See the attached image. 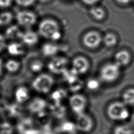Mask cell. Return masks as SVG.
Listing matches in <instances>:
<instances>
[{
    "mask_svg": "<svg viewBox=\"0 0 134 134\" xmlns=\"http://www.w3.org/2000/svg\"><path fill=\"white\" fill-rule=\"evenodd\" d=\"M2 68H3V62H2V59L0 58V75H1V73H2Z\"/></svg>",
    "mask_w": 134,
    "mask_h": 134,
    "instance_id": "cell-37",
    "label": "cell"
},
{
    "mask_svg": "<svg viewBox=\"0 0 134 134\" xmlns=\"http://www.w3.org/2000/svg\"><path fill=\"white\" fill-rule=\"evenodd\" d=\"M38 30L41 36L53 41L59 40L61 38V32L58 23L51 18L42 20L39 24Z\"/></svg>",
    "mask_w": 134,
    "mask_h": 134,
    "instance_id": "cell-1",
    "label": "cell"
},
{
    "mask_svg": "<svg viewBox=\"0 0 134 134\" xmlns=\"http://www.w3.org/2000/svg\"><path fill=\"white\" fill-rule=\"evenodd\" d=\"M69 105L72 111L77 115L85 111L87 100L83 95L75 93L70 97Z\"/></svg>",
    "mask_w": 134,
    "mask_h": 134,
    "instance_id": "cell-7",
    "label": "cell"
},
{
    "mask_svg": "<svg viewBox=\"0 0 134 134\" xmlns=\"http://www.w3.org/2000/svg\"><path fill=\"white\" fill-rule=\"evenodd\" d=\"M0 126V133L1 134H10L12 131L13 128L9 124L4 122Z\"/></svg>",
    "mask_w": 134,
    "mask_h": 134,
    "instance_id": "cell-30",
    "label": "cell"
},
{
    "mask_svg": "<svg viewBox=\"0 0 134 134\" xmlns=\"http://www.w3.org/2000/svg\"><path fill=\"white\" fill-rule=\"evenodd\" d=\"M16 130L18 134H41V130L34 120L30 118L20 119L16 125Z\"/></svg>",
    "mask_w": 134,
    "mask_h": 134,
    "instance_id": "cell-6",
    "label": "cell"
},
{
    "mask_svg": "<svg viewBox=\"0 0 134 134\" xmlns=\"http://www.w3.org/2000/svg\"><path fill=\"white\" fill-rule=\"evenodd\" d=\"M44 66L43 63L40 60H36L33 61L30 65V69L31 71L34 73H39L41 72Z\"/></svg>",
    "mask_w": 134,
    "mask_h": 134,
    "instance_id": "cell-27",
    "label": "cell"
},
{
    "mask_svg": "<svg viewBox=\"0 0 134 134\" xmlns=\"http://www.w3.org/2000/svg\"><path fill=\"white\" fill-rule=\"evenodd\" d=\"M12 4V0H0V7L5 8L9 7Z\"/></svg>",
    "mask_w": 134,
    "mask_h": 134,
    "instance_id": "cell-33",
    "label": "cell"
},
{
    "mask_svg": "<svg viewBox=\"0 0 134 134\" xmlns=\"http://www.w3.org/2000/svg\"><path fill=\"white\" fill-rule=\"evenodd\" d=\"M68 60L63 57H54L48 63L49 70L54 74H63L67 69Z\"/></svg>",
    "mask_w": 134,
    "mask_h": 134,
    "instance_id": "cell-10",
    "label": "cell"
},
{
    "mask_svg": "<svg viewBox=\"0 0 134 134\" xmlns=\"http://www.w3.org/2000/svg\"><path fill=\"white\" fill-rule=\"evenodd\" d=\"M41 2H43V3H45V2H49V1H50V0H40Z\"/></svg>",
    "mask_w": 134,
    "mask_h": 134,
    "instance_id": "cell-38",
    "label": "cell"
},
{
    "mask_svg": "<svg viewBox=\"0 0 134 134\" xmlns=\"http://www.w3.org/2000/svg\"><path fill=\"white\" fill-rule=\"evenodd\" d=\"M69 85L70 86V88L71 90V91L76 92L78 91L80 88L82 87V82L81 80H80L78 77L74 80V81H72L71 82L69 83Z\"/></svg>",
    "mask_w": 134,
    "mask_h": 134,
    "instance_id": "cell-29",
    "label": "cell"
},
{
    "mask_svg": "<svg viewBox=\"0 0 134 134\" xmlns=\"http://www.w3.org/2000/svg\"><path fill=\"white\" fill-rule=\"evenodd\" d=\"M20 66L19 61L14 59L8 60L5 64L6 70L9 73H15L18 71Z\"/></svg>",
    "mask_w": 134,
    "mask_h": 134,
    "instance_id": "cell-23",
    "label": "cell"
},
{
    "mask_svg": "<svg viewBox=\"0 0 134 134\" xmlns=\"http://www.w3.org/2000/svg\"><path fill=\"white\" fill-rule=\"evenodd\" d=\"M90 13L93 18L98 21L104 19L106 16L105 9L100 6H93L90 10Z\"/></svg>",
    "mask_w": 134,
    "mask_h": 134,
    "instance_id": "cell-22",
    "label": "cell"
},
{
    "mask_svg": "<svg viewBox=\"0 0 134 134\" xmlns=\"http://www.w3.org/2000/svg\"><path fill=\"white\" fill-rule=\"evenodd\" d=\"M102 36L95 30L86 32L82 37V42L88 49H95L98 48L102 42Z\"/></svg>",
    "mask_w": 134,
    "mask_h": 134,
    "instance_id": "cell-8",
    "label": "cell"
},
{
    "mask_svg": "<svg viewBox=\"0 0 134 134\" xmlns=\"http://www.w3.org/2000/svg\"><path fill=\"white\" fill-rule=\"evenodd\" d=\"M15 3L19 6L22 7H29L32 5L36 0H14Z\"/></svg>",
    "mask_w": 134,
    "mask_h": 134,
    "instance_id": "cell-31",
    "label": "cell"
},
{
    "mask_svg": "<svg viewBox=\"0 0 134 134\" xmlns=\"http://www.w3.org/2000/svg\"><path fill=\"white\" fill-rule=\"evenodd\" d=\"M59 50V46L55 43L47 42L44 43L41 47V52L43 55L46 57H55Z\"/></svg>",
    "mask_w": 134,
    "mask_h": 134,
    "instance_id": "cell-16",
    "label": "cell"
},
{
    "mask_svg": "<svg viewBox=\"0 0 134 134\" xmlns=\"http://www.w3.org/2000/svg\"><path fill=\"white\" fill-rule=\"evenodd\" d=\"M76 116L74 123L77 131L82 133H88L93 130L95 121L91 115L85 111Z\"/></svg>",
    "mask_w": 134,
    "mask_h": 134,
    "instance_id": "cell-5",
    "label": "cell"
},
{
    "mask_svg": "<svg viewBox=\"0 0 134 134\" xmlns=\"http://www.w3.org/2000/svg\"><path fill=\"white\" fill-rule=\"evenodd\" d=\"M22 31L19 27L16 25H12L9 26L5 31V37L6 39L10 40H16L20 39Z\"/></svg>",
    "mask_w": 134,
    "mask_h": 134,
    "instance_id": "cell-18",
    "label": "cell"
},
{
    "mask_svg": "<svg viewBox=\"0 0 134 134\" xmlns=\"http://www.w3.org/2000/svg\"><path fill=\"white\" fill-rule=\"evenodd\" d=\"M14 96L16 101L19 104H22L27 101L30 97L28 89L25 86H19L15 91Z\"/></svg>",
    "mask_w": 134,
    "mask_h": 134,
    "instance_id": "cell-15",
    "label": "cell"
},
{
    "mask_svg": "<svg viewBox=\"0 0 134 134\" xmlns=\"http://www.w3.org/2000/svg\"><path fill=\"white\" fill-rule=\"evenodd\" d=\"M72 69L79 75L85 73L90 68V62L84 56L79 55L75 57L72 62Z\"/></svg>",
    "mask_w": 134,
    "mask_h": 134,
    "instance_id": "cell-11",
    "label": "cell"
},
{
    "mask_svg": "<svg viewBox=\"0 0 134 134\" xmlns=\"http://www.w3.org/2000/svg\"><path fill=\"white\" fill-rule=\"evenodd\" d=\"M86 86L90 91H95L99 88L100 86V83L95 79H91L87 82Z\"/></svg>",
    "mask_w": 134,
    "mask_h": 134,
    "instance_id": "cell-28",
    "label": "cell"
},
{
    "mask_svg": "<svg viewBox=\"0 0 134 134\" xmlns=\"http://www.w3.org/2000/svg\"><path fill=\"white\" fill-rule=\"evenodd\" d=\"M8 53L14 57H18L23 55L25 52V49L23 44L17 42H13L6 46Z\"/></svg>",
    "mask_w": 134,
    "mask_h": 134,
    "instance_id": "cell-17",
    "label": "cell"
},
{
    "mask_svg": "<svg viewBox=\"0 0 134 134\" xmlns=\"http://www.w3.org/2000/svg\"><path fill=\"white\" fill-rule=\"evenodd\" d=\"M23 43L28 46L36 44L39 41L38 35L34 31L27 30L22 32L20 39Z\"/></svg>",
    "mask_w": 134,
    "mask_h": 134,
    "instance_id": "cell-14",
    "label": "cell"
},
{
    "mask_svg": "<svg viewBox=\"0 0 134 134\" xmlns=\"http://www.w3.org/2000/svg\"><path fill=\"white\" fill-rule=\"evenodd\" d=\"M131 60V55L127 50L122 49L116 52L114 55V62L120 68L127 66Z\"/></svg>",
    "mask_w": 134,
    "mask_h": 134,
    "instance_id": "cell-13",
    "label": "cell"
},
{
    "mask_svg": "<svg viewBox=\"0 0 134 134\" xmlns=\"http://www.w3.org/2000/svg\"><path fill=\"white\" fill-rule=\"evenodd\" d=\"M13 19V15L9 12H4L0 13V26L9 24Z\"/></svg>",
    "mask_w": 134,
    "mask_h": 134,
    "instance_id": "cell-25",
    "label": "cell"
},
{
    "mask_svg": "<svg viewBox=\"0 0 134 134\" xmlns=\"http://www.w3.org/2000/svg\"><path fill=\"white\" fill-rule=\"evenodd\" d=\"M106 114L110 119L115 121L124 120L129 116L127 106L121 101H115L109 104L106 109Z\"/></svg>",
    "mask_w": 134,
    "mask_h": 134,
    "instance_id": "cell-2",
    "label": "cell"
},
{
    "mask_svg": "<svg viewBox=\"0 0 134 134\" xmlns=\"http://www.w3.org/2000/svg\"><path fill=\"white\" fill-rule=\"evenodd\" d=\"M59 128L61 132L66 134H74L77 131L74 122L71 121H63Z\"/></svg>",
    "mask_w": 134,
    "mask_h": 134,
    "instance_id": "cell-21",
    "label": "cell"
},
{
    "mask_svg": "<svg viewBox=\"0 0 134 134\" xmlns=\"http://www.w3.org/2000/svg\"><path fill=\"white\" fill-rule=\"evenodd\" d=\"M47 106V102L43 98L38 97L34 98L29 102L27 108L33 114H41L44 111Z\"/></svg>",
    "mask_w": 134,
    "mask_h": 134,
    "instance_id": "cell-12",
    "label": "cell"
},
{
    "mask_svg": "<svg viewBox=\"0 0 134 134\" xmlns=\"http://www.w3.org/2000/svg\"><path fill=\"white\" fill-rule=\"evenodd\" d=\"M132 128L128 125H119L116 127L113 131V134H133Z\"/></svg>",
    "mask_w": 134,
    "mask_h": 134,
    "instance_id": "cell-24",
    "label": "cell"
},
{
    "mask_svg": "<svg viewBox=\"0 0 134 134\" xmlns=\"http://www.w3.org/2000/svg\"><path fill=\"white\" fill-rule=\"evenodd\" d=\"M54 84V79L51 75L47 73L38 75L33 80L32 86L38 93L47 94L52 89Z\"/></svg>",
    "mask_w": 134,
    "mask_h": 134,
    "instance_id": "cell-3",
    "label": "cell"
},
{
    "mask_svg": "<svg viewBox=\"0 0 134 134\" xmlns=\"http://www.w3.org/2000/svg\"><path fill=\"white\" fill-rule=\"evenodd\" d=\"M0 134H1V133H0Z\"/></svg>",
    "mask_w": 134,
    "mask_h": 134,
    "instance_id": "cell-39",
    "label": "cell"
},
{
    "mask_svg": "<svg viewBox=\"0 0 134 134\" xmlns=\"http://www.w3.org/2000/svg\"><path fill=\"white\" fill-rule=\"evenodd\" d=\"M131 124L134 126V112L132 113L131 116Z\"/></svg>",
    "mask_w": 134,
    "mask_h": 134,
    "instance_id": "cell-36",
    "label": "cell"
},
{
    "mask_svg": "<svg viewBox=\"0 0 134 134\" xmlns=\"http://www.w3.org/2000/svg\"><path fill=\"white\" fill-rule=\"evenodd\" d=\"M117 3L121 5H127L129 4L132 0H115Z\"/></svg>",
    "mask_w": 134,
    "mask_h": 134,
    "instance_id": "cell-35",
    "label": "cell"
},
{
    "mask_svg": "<svg viewBox=\"0 0 134 134\" xmlns=\"http://www.w3.org/2000/svg\"><path fill=\"white\" fill-rule=\"evenodd\" d=\"M65 91L62 90H58L54 92L51 96L52 99L54 101L55 104H60L62 100L65 98Z\"/></svg>",
    "mask_w": 134,
    "mask_h": 134,
    "instance_id": "cell-26",
    "label": "cell"
},
{
    "mask_svg": "<svg viewBox=\"0 0 134 134\" xmlns=\"http://www.w3.org/2000/svg\"><path fill=\"white\" fill-rule=\"evenodd\" d=\"M120 68L114 62L106 63L100 69V77L105 82H114L120 75Z\"/></svg>",
    "mask_w": 134,
    "mask_h": 134,
    "instance_id": "cell-4",
    "label": "cell"
},
{
    "mask_svg": "<svg viewBox=\"0 0 134 134\" xmlns=\"http://www.w3.org/2000/svg\"><path fill=\"white\" fill-rule=\"evenodd\" d=\"M102 42L106 47L111 48L117 44L118 38L115 34L107 32L102 37Z\"/></svg>",
    "mask_w": 134,
    "mask_h": 134,
    "instance_id": "cell-20",
    "label": "cell"
},
{
    "mask_svg": "<svg viewBox=\"0 0 134 134\" xmlns=\"http://www.w3.org/2000/svg\"><path fill=\"white\" fill-rule=\"evenodd\" d=\"M16 19L20 26L29 28L35 24L37 17L36 14L32 12L21 10L16 14Z\"/></svg>",
    "mask_w": 134,
    "mask_h": 134,
    "instance_id": "cell-9",
    "label": "cell"
},
{
    "mask_svg": "<svg viewBox=\"0 0 134 134\" xmlns=\"http://www.w3.org/2000/svg\"><path fill=\"white\" fill-rule=\"evenodd\" d=\"M121 99V102L126 106L134 105V88L125 90L122 94Z\"/></svg>",
    "mask_w": 134,
    "mask_h": 134,
    "instance_id": "cell-19",
    "label": "cell"
},
{
    "mask_svg": "<svg viewBox=\"0 0 134 134\" xmlns=\"http://www.w3.org/2000/svg\"><path fill=\"white\" fill-rule=\"evenodd\" d=\"M4 36L0 34V52L6 48V40Z\"/></svg>",
    "mask_w": 134,
    "mask_h": 134,
    "instance_id": "cell-32",
    "label": "cell"
},
{
    "mask_svg": "<svg viewBox=\"0 0 134 134\" xmlns=\"http://www.w3.org/2000/svg\"><path fill=\"white\" fill-rule=\"evenodd\" d=\"M83 3L88 6H94L99 0H81Z\"/></svg>",
    "mask_w": 134,
    "mask_h": 134,
    "instance_id": "cell-34",
    "label": "cell"
}]
</instances>
